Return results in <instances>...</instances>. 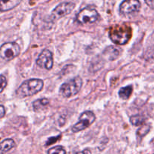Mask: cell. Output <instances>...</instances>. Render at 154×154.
<instances>
[{
    "label": "cell",
    "mask_w": 154,
    "mask_h": 154,
    "mask_svg": "<svg viewBox=\"0 0 154 154\" xmlns=\"http://www.w3.org/2000/svg\"><path fill=\"white\" fill-rule=\"evenodd\" d=\"M43 87L44 82L41 79L27 80L18 87L16 94L20 98L31 96L42 91Z\"/></svg>",
    "instance_id": "6da1fadb"
},
{
    "label": "cell",
    "mask_w": 154,
    "mask_h": 154,
    "mask_svg": "<svg viewBox=\"0 0 154 154\" xmlns=\"http://www.w3.org/2000/svg\"><path fill=\"white\" fill-rule=\"evenodd\" d=\"M131 29L126 26H116L112 27L109 32L110 38L114 43L123 45L130 39Z\"/></svg>",
    "instance_id": "7a4b0ae2"
},
{
    "label": "cell",
    "mask_w": 154,
    "mask_h": 154,
    "mask_svg": "<svg viewBox=\"0 0 154 154\" xmlns=\"http://www.w3.org/2000/svg\"><path fill=\"white\" fill-rule=\"evenodd\" d=\"M82 87V79L80 77H75L73 79L62 84L60 88V93L65 98H70L78 94Z\"/></svg>",
    "instance_id": "3957f363"
},
{
    "label": "cell",
    "mask_w": 154,
    "mask_h": 154,
    "mask_svg": "<svg viewBox=\"0 0 154 154\" xmlns=\"http://www.w3.org/2000/svg\"><path fill=\"white\" fill-rule=\"evenodd\" d=\"M20 53V48L16 42H7L0 47V57L6 61H10L17 57Z\"/></svg>",
    "instance_id": "277c9868"
},
{
    "label": "cell",
    "mask_w": 154,
    "mask_h": 154,
    "mask_svg": "<svg viewBox=\"0 0 154 154\" xmlns=\"http://www.w3.org/2000/svg\"><path fill=\"white\" fill-rule=\"evenodd\" d=\"M99 14L97 11L91 8H84L77 14L76 19L81 24H90L96 23L99 20Z\"/></svg>",
    "instance_id": "5b68a950"
},
{
    "label": "cell",
    "mask_w": 154,
    "mask_h": 154,
    "mask_svg": "<svg viewBox=\"0 0 154 154\" xmlns=\"http://www.w3.org/2000/svg\"><path fill=\"white\" fill-rule=\"evenodd\" d=\"M96 120V116L92 111H87L81 114L79 117V122L75 123L72 128L74 132H81L88 128Z\"/></svg>",
    "instance_id": "8992f818"
},
{
    "label": "cell",
    "mask_w": 154,
    "mask_h": 154,
    "mask_svg": "<svg viewBox=\"0 0 154 154\" xmlns=\"http://www.w3.org/2000/svg\"><path fill=\"white\" fill-rule=\"evenodd\" d=\"M75 7V4L71 2H65L60 3L53 10L51 14V20H57L66 15L69 14Z\"/></svg>",
    "instance_id": "52a82bcc"
},
{
    "label": "cell",
    "mask_w": 154,
    "mask_h": 154,
    "mask_svg": "<svg viewBox=\"0 0 154 154\" xmlns=\"http://www.w3.org/2000/svg\"><path fill=\"white\" fill-rule=\"evenodd\" d=\"M141 2L138 0H124L120 5L121 14L129 15L139 11Z\"/></svg>",
    "instance_id": "ba28073f"
},
{
    "label": "cell",
    "mask_w": 154,
    "mask_h": 154,
    "mask_svg": "<svg viewBox=\"0 0 154 154\" xmlns=\"http://www.w3.org/2000/svg\"><path fill=\"white\" fill-rule=\"evenodd\" d=\"M36 63L39 67L48 69V70L51 69L54 66L52 53L49 50H44L38 57Z\"/></svg>",
    "instance_id": "9c48e42d"
},
{
    "label": "cell",
    "mask_w": 154,
    "mask_h": 154,
    "mask_svg": "<svg viewBox=\"0 0 154 154\" xmlns=\"http://www.w3.org/2000/svg\"><path fill=\"white\" fill-rule=\"evenodd\" d=\"M22 0H0V11H8L14 8Z\"/></svg>",
    "instance_id": "30bf717a"
},
{
    "label": "cell",
    "mask_w": 154,
    "mask_h": 154,
    "mask_svg": "<svg viewBox=\"0 0 154 154\" xmlns=\"http://www.w3.org/2000/svg\"><path fill=\"white\" fill-rule=\"evenodd\" d=\"M15 142L13 139L8 138L0 142V154H5L15 147Z\"/></svg>",
    "instance_id": "8fae6325"
},
{
    "label": "cell",
    "mask_w": 154,
    "mask_h": 154,
    "mask_svg": "<svg viewBox=\"0 0 154 154\" xmlns=\"http://www.w3.org/2000/svg\"><path fill=\"white\" fill-rule=\"evenodd\" d=\"M48 105H49V100L47 99H37L32 104L34 110L36 111L45 109V108H46L48 107Z\"/></svg>",
    "instance_id": "7c38bea8"
},
{
    "label": "cell",
    "mask_w": 154,
    "mask_h": 154,
    "mask_svg": "<svg viewBox=\"0 0 154 154\" xmlns=\"http://www.w3.org/2000/svg\"><path fill=\"white\" fill-rule=\"evenodd\" d=\"M132 93V86L129 85L125 87H122L119 91V96L122 99H128L130 97Z\"/></svg>",
    "instance_id": "4fadbf2b"
},
{
    "label": "cell",
    "mask_w": 154,
    "mask_h": 154,
    "mask_svg": "<svg viewBox=\"0 0 154 154\" xmlns=\"http://www.w3.org/2000/svg\"><path fill=\"white\" fill-rule=\"evenodd\" d=\"M104 54L108 57L110 60H114L117 58L119 56L120 53H119V51L115 48V47H109L108 48H107L105 51Z\"/></svg>",
    "instance_id": "5bb4252c"
},
{
    "label": "cell",
    "mask_w": 154,
    "mask_h": 154,
    "mask_svg": "<svg viewBox=\"0 0 154 154\" xmlns=\"http://www.w3.org/2000/svg\"><path fill=\"white\" fill-rule=\"evenodd\" d=\"M130 122L132 125L135 126H141V125H143V123H144V118L141 115L132 116L130 118Z\"/></svg>",
    "instance_id": "9a60e30c"
},
{
    "label": "cell",
    "mask_w": 154,
    "mask_h": 154,
    "mask_svg": "<svg viewBox=\"0 0 154 154\" xmlns=\"http://www.w3.org/2000/svg\"><path fill=\"white\" fill-rule=\"evenodd\" d=\"M48 154H66V150L61 146H57V147H52L48 150Z\"/></svg>",
    "instance_id": "2e32d148"
},
{
    "label": "cell",
    "mask_w": 154,
    "mask_h": 154,
    "mask_svg": "<svg viewBox=\"0 0 154 154\" xmlns=\"http://www.w3.org/2000/svg\"><path fill=\"white\" fill-rule=\"evenodd\" d=\"M150 130V126L148 125H144V126H141L139 129H138V132H137V135L139 137H142L144 135H145L147 132Z\"/></svg>",
    "instance_id": "e0dca14e"
},
{
    "label": "cell",
    "mask_w": 154,
    "mask_h": 154,
    "mask_svg": "<svg viewBox=\"0 0 154 154\" xmlns=\"http://www.w3.org/2000/svg\"><path fill=\"white\" fill-rule=\"evenodd\" d=\"M7 86V79L4 75H0V93L4 90Z\"/></svg>",
    "instance_id": "ac0fdd59"
},
{
    "label": "cell",
    "mask_w": 154,
    "mask_h": 154,
    "mask_svg": "<svg viewBox=\"0 0 154 154\" xmlns=\"http://www.w3.org/2000/svg\"><path fill=\"white\" fill-rule=\"evenodd\" d=\"M59 138H60V136H57V137H51V138H49V140H48V141L47 142V145H50V144H53V142H56V141H57V140L59 139Z\"/></svg>",
    "instance_id": "d6986e66"
},
{
    "label": "cell",
    "mask_w": 154,
    "mask_h": 154,
    "mask_svg": "<svg viewBox=\"0 0 154 154\" xmlns=\"http://www.w3.org/2000/svg\"><path fill=\"white\" fill-rule=\"evenodd\" d=\"M144 2L150 8L154 9V0H144Z\"/></svg>",
    "instance_id": "ffe728a7"
},
{
    "label": "cell",
    "mask_w": 154,
    "mask_h": 154,
    "mask_svg": "<svg viewBox=\"0 0 154 154\" xmlns=\"http://www.w3.org/2000/svg\"><path fill=\"white\" fill-rule=\"evenodd\" d=\"M5 115V107L3 105H0V118L4 117Z\"/></svg>",
    "instance_id": "44dd1931"
},
{
    "label": "cell",
    "mask_w": 154,
    "mask_h": 154,
    "mask_svg": "<svg viewBox=\"0 0 154 154\" xmlns=\"http://www.w3.org/2000/svg\"><path fill=\"white\" fill-rule=\"evenodd\" d=\"M75 154H91V151H90L89 149H85V150H84L83 151L78 152V153H76Z\"/></svg>",
    "instance_id": "7402d4cb"
}]
</instances>
